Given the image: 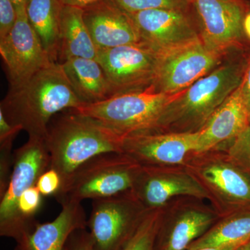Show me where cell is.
<instances>
[{"label":"cell","mask_w":250,"mask_h":250,"mask_svg":"<svg viewBox=\"0 0 250 250\" xmlns=\"http://www.w3.org/2000/svg\"><path fill=\"white\" fill-rule=\"evenodd\" d=\"M250 49L233 51L213 71L195 82L167 105L156 133L196 132L241 85Z\"/></svg>","instance_id":"obj_1"},{"label":"cell","mask_w":250,"mask_h":250,"mask_svg":"<svg viewBox=\"0 0 250 250\" xmlns=\"http://www.w3.org/2000/svg\"><path fill=\"white\" fill-rule=\"evenodd\" d=\"M82 105L62 64L54 62L22 84L10 87L0 111L11 124L19 125L27 131L29 137L45 139L53 117Z\"/></svg>","instance_id":"obj_2"},{"label":"cell","mask_w":250,"mask_h":250,"mask_svg":"<svg viewBox=\"0 0 250 250\" xmlns=\"http://www.w3.org/2000/svg\"><path fill=\"white\" fill-rule=\"evenodd\" d=\"M125 138L95 118L73 109L64 111L51 120L45 138L50 167L60 174L62 188L80 166L95 156L123 152Z\"/></svg>","instance_id":"obj_3"},{"label":"cell","mask_w":250,"mask_h":250,"mask_svg":"<svg viewBox=\"0 0 250 250\" xmlns=\"http://www.w3.org/2000/svg\"><path fill=\"white\" fill-rule=\"evenodd\" d=\"M139 163L124 152L105 153L80 166L56 196L59 203L82 202L132 192Z\"/></svg>","instance_id":"obj_4"},{"label":"cell","mask_w":250,"mask_h":250,"mask_svg":"<svg viewBox=\"0 0 250 250\" xmlns=\"http://www.w3.org/2000/svg\"><path fill=\"white\" fill-rule=\"evenodd\" d=\"M179 94L157 93L151 85L145 90L118 94L73 110L98 120L125 137L150 134L156 132L163 112Z\"/></svg>","instance_id":"obj_5"},{"label":"cell","mask_w":250,"mask_h":250,"mask_svg":"<svg viewBox=\"0 0 250 250\" xmlns=\"http://www.w3.org/2000/svg\"><path fill=\"white\" fill-rule=\"evenodd\" d=\"M140 43L161 58L202 42L194 6L187 9H152L129 14Z\"/></svg>","instance_id":"obj_6"},{"label":"cell","mask_w":250,"mask_h":250,"mask_svg":"<svg viewBox=\"0 0 250 250\" xmlns=\"http://www.w3.org/2000/svg\"><path fill=\"white\" fill-rule=\"evenodd\" d=\"M148 210L133 192L92 202L87 222L92 250H122Z\"/></svg>","instance_id":"obj_7"},{"label":"cell","mask_w":250,"mask_h":250,"mask_svg":"<svg viewBox=\"0 0 250 250\" xmlns=\"http://www.w3.org/2000/svg\"><path fill=\"white\" fill-rule=\"evenodd\" d=\"M50 164V156L42 138L29 137L27 143L15 150L9 185L0 197V236L16 242L22 238L18 200L27 189L36 186Z\"/></svg>","instance_id":"obj_8"},{"label":"cell","mask_w":250,"mask_h":250,"mask_svg":"<svg viewBox=\"0 0 250 250\" xmlns=\"http://www.w3.org/2000/svg\"><path fill=\"white\" fill-rule=\"evenodd\" d=\"M198 18L202 43L228 55L236 49H250L243 24L250 11L248 0H192Z\"/></svg>","instance_id":"obj_9"},{"label":"cell","mask_w":250,"mask_h":250,"mask_svg":"<svg viewBox=\"0 0 250 250\" xmlns=\"http://www.w3.org/2000/svg\"><path fill=\"white\" fill-rule=\"evenodd\" d=\"M96 59L107 78L112 96L150 87L161 62L160 57L141 43L99 50Z\"/></svg>","instance_id":"obj_10"},{"label":"cell","mask_w":250,"mask_h":250,"mask_svg":"<svg viewBox=\"0 0 250 250\" xmlns=\"http://www.w3.org/2000/svg\"><path fill=\"white\" fill-rule=\"evenodd\" d=\"M17 21L9 35L0 40L11 87L29 80L36 72L52 63L37 34L28 20L26 6H16Z\"/></svg>","instance_id":"obj_11"},{"label":"cell","mask_w":250,"mask_h":250,"mask_svg":"<svg viewBox=\"0 0 250 250\" xmlns=\"http://www.w3.org/2000/svg\"><path fill=\"white\" fill-rule=\"evenodd\" d=\"M228 55L200 42L161 58L152 88L157 93L168 95L180 93L213 71Z\"/></svg>","instance_id":"obj_12"},{"label":"cell","mask_w":250,"mask_h":250,"mask_svg":"<svg viewBox=\"0 0 250 250\" xmlns=\"http://www.w3.org/2000/svg\"><path fill=\"white\" fill-rule=\"evenodd\" d=\"M197 143V131L134 134L125 138L123 150L139 164H178Z\"/></svg>","instance_id":"obj_13"},{"label":"cell","mask_w":250,"mask_h":250,"mask_svg":"<svg viewBox=\"0 0 250 250\" xmlns=\"http://www.w3.org/2000/svg\"><path fill=\"white\" fill-rule=\"evenodd\" d=\"M83 9V19L99 50L140 43L129 13L113 0H101Z\"/></svg>","instance_id":"obj_14"},{"label":"cell","mask_w":250,"mask_h":250,"mask_svg":"<svg viewBox=\"0 0 250 250\" xmlns=\"http://www.w3.org/2000/svg\"><path fill=\"white\" fill-rule=\"evenodd\" d=\"M250 110L241 85L197 131L195 152H205L225 141H235L249 126Z\"/></svg>","instance_id":"obj_15"},{"label":"cell","mask_w":250,"mask_h":250,"mask_svg":"<svg viewBox=\"0 0 250 250\" xmlns=\"http://www.w3.org/2000/svg\"><path fill=\"white\" fill-rule=\"evenodd\" d=\"M52 221L38 223L30 233L16 242L14 250H65L74 231L87 228L84 208L82 202L67 201Z\"/></svg>","instance_id":"obj_16"},{"label":"cell","mask_w":250,"mask_h":250,"mask_svg":"<svg viewBox=\"0 0 250 250\" xmlns=\"http://www.w3.org/2000/svg\"><path fill=\"white\" fill-rule=\"evenodd\" d=\"M132 192L147 210L159 208L177 195H206L203 188L191 178L156 173L149 168L141 169Z\"/></svg>","instance_id":"obj_17"},{"label":"cell","mask_w":250,"mask_h":250,"mask_svg":"<svg viewBox=\"0 0 250 250\" xmlns=\"http://www.w3.org/2000/svg\"><path fill=\"white\" fill-rule=\"evenodd\" d=\"M62 64L72 88L83 104L100 103L112 96L107 78L97 59L70 58Z\"/></svg>","instance_id":"obj_18"},{"label":"cell","mask_w":250,"mask_h":250,"mask_svg":"<svg viewBox=\"0 0 250 250\" xmlns=\"http://www.w3.org/2000/svg\"><path fill=\"white\" fill-rule=\"evenodd\" d=\"M212 223L211 215L197 210L182 213L171 224L164 225L161 222L154 249L187 250L209 229Z\"/></svg>","instance_id":"obj_19"},{"label":"cell","mask_w":250,"mask_h":250,"mask_svg":"<svg viewBox=\"0 0 250 250\" xmlns=\"http://www.w3.org/2000/svg\"><path fill=\"white\" fill-rule=\"evenodd\" d=\"M60 57L96 59L99 49L83 19V9L62 5L61 14Z\"/></svg>","instance_id":"obj_20"},{"label":"cell","mask_w":250,"mask_h":250,"mask_svg":"<svg viewBox=\"0 0 250 250\" xmlns=\"http://www.w3.org/2000/svg\"><path fill=\"white\" fill-rule=\"evenodd\" d=\"M60 0H29L26 6L29 22L52 62L60 56Z\"/></svg>","instance_id":"obj_21"},{"label":"cell","mask_w":250,"mask_h":250,"mask_svg":"<svg viewBox=\"0 0 250 250\" xmlns=\"http://www.w3.org/2000/svg\"><path fill=\"white\" fill-rule=\"evenodd\" d=\"M250 241V212L230 217L210 229L187 250L205 248L241 247Z\"/></svg>","instance_id":"obj_22"},{"label":"cell","mask_w":250,"mask_h":250,"mask_svg":"<svg viewBox=\"0 0 250 250\" xmlns=\"http://www.w3.org/2000/svg\"><path fill=\"white\" fill-rule=\"evenodd\" d=\"M206 180L237 203L250 210V177L240 169L215 165L202 172Z\"/></svg>","instance_id":"obj_23"},{"label":"cell","mask_w":250,"mask_h":250,"mask_svg":"<svg viewBox=\"0 0 250 250\" xmlns=\"http://www.w3.org/2000/svg\"><path fill=\"white\" fill-rule=\"evenodd\" d=\"M161 222L159 213L149 210L134 235L122 250H155L156 235Z\"/></svg>","instance_id":"obj_24"},{"label":"cell","mask_w":250,"mask_h":250,"mask_svg":"<svg viewBox=\"0 0 250 250\" xmlns=\"http://www.w3.org/2000/svg\"><path fill=\"white\" fill-rule=\"evenodd\" d=\"M129 14L152 9H187L193 6L192 0H113Z\"/></svg>","instance_id":"obj_25"},{"label":"cell","mask_w":250,"mask_h":250,"mask_svg":"<svg viewBox=\"0 0 250 250\" xmlns=\"http://www.w3.org/2000/svg\"><path fill=\"white\" fill-rule=\"evenodd\" d=\"M231 153L243 167L242 170L250 177V123L244 132L233 141Z\"/></svg>","instance_id":"obj_26"},{"label":"cell","mask_w":250,"mask_h":250,"mask_svg":"<svg viewBox=\"0 0 250 250\" xmlns=\"http://www.w3.org/2000/svg\"><path fill=\"white\" fill-rule=\"evenodd\" d=\"M13 143L12 141L0 143V197L7 188L12 172Z\"/></svg>","instance_id":"obj_27"},{"label":"cell","mask_w":250,"mask_h":250,"mask_svg":"<svg viewBox=\"0 0 250 250\" xmlns=\"http://www.w3.org/2000/svg\"><path fill=\"white\" fill-rule=\"evenodd\" d=\"M41 195L43 197L57 196L62 188V180L57 170L49 167L43 172L36 184Z\"/></svg>","instance_id":"obj_28"},{"label":"cell","mask_w":250,"mask_h":250,"mask_svg":"<svg viewBox=\"0 0 250 250\" xmlns=\"http://www.w3.org/2000/svg\"><path fill=\"white\" fill-rule=\"evenodd\" d=\"M17 8L11 0H0V40L6 37L17 21Z\"/></svg>","instance_id":"obj_29"},{"label":"cell","mask_w":250,"mask_h":250,"mask_svg":"<svg viewBox=\"0 0 250 250\" xmlns=\"http://www.w3.org/2000/svg\"><path fill=\"white\" fill-rule=\"evenodd\" d=\"M65 250H92L89 231L86 229L74 231L69 238Z\"/></svg>","instance_id":"obj_30"},{"label":"cell","mask_w":250,"mask_h":250,"mask_svg":"<svg viewBox=\"0 0 250 250\" xmlns=\"http://www.w3.org/2000/svg\"><path fill=\"white\" fill-rule=\"evenodd\" d=\"M241 86L250 110V57L248 65H247L244 76L242 80Z\"/></svg>","instance_id":"obj_31"},{"label":"cell","mask_w":250,"mask_h":250,"mask_svg":"<svg viewBox=\"0 0 250 250\" xmlns=\"http://www.w3.org/2000/svg\"><path fill=\"white\" fill-rule=\"evenodd\" d=\"M62 5L76 6V7L84 9L87 6L98 2L101 0H60Z\"/></svg>","instance_id":"obj_32"},{"label":"cell","mask_w":250,"mask_h":250,"mask_svg":"<svg viewBox=\"0 0 250 250\" xmlns=\"http://www.w3.org/2000/svg\"><path fill=\"white\" fill-rule=\"evenodd\" d=\"M243 33L247 41L250 43V11L246 14L243 24Z\"/></svg>","instance_id":"obj_33"},{"label":"cell","mask_w":250,"mask_h":250,"mask_svg":"<svg viewBox=\"0 0 250 250\" xmlns=\"http://www.w3.org/2000/svg\"><path fill=\"white\" fill-rule=\"evenodd\" d=\"M241 247L229 246V247H221V248H200V249H197V250H238V248H241Z\"/></svg>","instance_id":"obj_34"},{"label":"cell","mask_w":250,"mask_h":250,"mask_svg":"<svg viewBox=\"0 0 250 250\" xmlns=\"http://www.w3.org/2000/svg\"><path fill=\"white\" fill-rule=\"evenodd\" d=\"M16 6H27L29 0H11Z\"/></svg>","instance_id":"obj_35"},{"label":"cell","mask_w":250,"mask_h":250,"mask_svg":"<svg viewBox=\"0 0 250 250\" xmlns=\"http://www.w3.org/2000/svg\"><path fill=\"white\" fill-rule=\"evenodd\" d=\"M238 250H250V241L242 246L241 248H238Z\"/></svg>","instance_id":"obj_36"},{"label":"cell","mask_w":250,"mask_h":250,"mask_svg":"<svg viewBox=\"0 0 250 250\" xmlns=\"http://www.w3.org/2000/svg\"><path fill=\"white\" fill-rule=\"evenodd\" d=\"M248 1H250V0H248Z\"/></svg>","instance_id":"obj_37"},{"label":"cell","mask_w":250,"mask_h":250,"mask_svg":"<svg viewBox=\"0 0 250 250\" xmlns=\"http://www.w3.org/2000/svg\"></svg>","instance_id":"obj_38"}]
</instances>
